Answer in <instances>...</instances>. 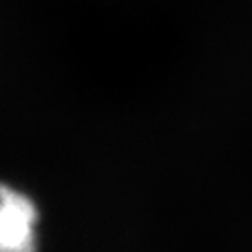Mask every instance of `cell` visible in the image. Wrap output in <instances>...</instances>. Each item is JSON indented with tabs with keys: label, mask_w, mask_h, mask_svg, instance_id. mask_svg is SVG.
Here are the masks:
<instances>
[{
	"label": "cell",
	"mask_w": 252,
	"mask_h": 252,
	"mask_svg": "<svg viewBox=\"0 0 252 252\" xmlns=\"http://www.w3.org/2000/svg\"><path fill=\"white\" fill-rule=\"evenodd\" d=\"M37 220L32 198L0 183V252H37Z\"/></svg>",
	"instance_id": "cell-1"
}]
</instances>
